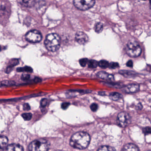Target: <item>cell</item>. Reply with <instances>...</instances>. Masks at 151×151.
Returning <instances> with one entry per match:
<instances>
[{"mask_svg": "<svg viewBox=\"0 0 151 151\" xmlns=\"http://www.w3.org/2000/svg\"><path fill=\"white\" fill-rule=\"evenodd\" d=\"M103 29V25L101 23L99 22L95 24L94 27L95 31L97 33H100Z\"/></svg>", "mask_w": 151, "mask_h": 151, "instance_id": "d6986e66", "label": "cell"}, {"mask_svg": "<svg viewBox=\"0 0 151 151\" xmlns=\"http://www.w3.org/2000/svg\"><path fill=\"white\" fill-rule=\"evenodd\" d=\"M17 72H32V69L31 67L29 66H25L23 68H19L17 69Z\"/></svg>", "mask_w": 151, "mask_h": 151, "instance_id": "ac0fdd59", "label": "cell"}, {"mask_svg": "<svg viewBox=\"0 0 151 151\" xmlns=\"http://www.w3.org/2000/svg\"><path fill=\"white\" fill-rule=\"evenodd\" d=\"M23 109L24 110L26 111H28V110H30V106L29 105L28 103H25L24 105Z\"/></svg>", "mask_w": 151, "mask_h": 151, "instance_id": "1f68e13d", "label": "cell"}, {"mask_svg": "<svg viewBox=\"0 0 151 151\" xmlns=\"http://www.w3.org/2000/svg\"><path fill=\"white\" fill-rule=\"evenodd\" d=\"M122 97V95L120 93H118L117 92H113L112 93H110V98L112 100L116 101L120 99Z\"/></svg>", "mask_w": 151, "mask_h": 151, "instance_id": "e0dca14e", "label": "cell"}, {"mask_svg": "<svg viewBox=\"0 0 151 151\" xmlns=\"http://www.w3.org/2000/svg\"><path fill=\"white\" fill-rule=\"evenodd\" d=\"M89 60L86 58H83L79 60V63L82 67H85L87 64H88Z\"/></svg>", "mask_w": 151, "mask_h": 151, "instance_id": "d4e9b609", "label": "cell"}, {"mask_svg": "<svg viewBox=\"0 0 151 151\" xmlns=\"http://www.w3.org/2000/svg\"><path fill=\"white\" fill-rule=\"evenodd\" d=\"M22 116L25 121H29L31 119L32 114L31 113H24L22 114Z\"/></svg>", "mask_w": 151, "mask_h": 151, "instance_id": "cb8c5ba5", "label": "cell"}, {"mask_svg": "<svg viewBox=\"0 0 151 151\" xmlns=\"http://www.w3.org/2000/svg\"><path fill=\"white\" fill-rule=\"evenodd\" d=\"M1 50V46H0V51Z\"/></svg>", "mask_w": 151, "mask_h": 151, "instance_id": "e575fe53", "label": "cell"}, {"mask_svg": "<svg viewBox=\"0 0 151 151\" xmlns=\"http://www.w3.org/2000/svg\"><path fill=\"white\" fill-rule=\"evenodd\" d=\"M49 144L47 141L43 139L32 141L29 146V151H47Z\"/></svg>", "mask_w": 151, "mask_h": 151, "instance_id": "3957f363", "label": "cell"}, {"mask_svg": "<svg viewBox=\"0 0 151 151\" xmlns=\"http://www.w3.org/2000/svg\"><path fill=\"white\" fill-rule=\"evenodd\" d=\"M47 103H48L47 100V99H44L41 100L40 104H41V106L43 107H45L46 106Z\"/></svg>", "mask_w": 151, "mask_h": 151, "instance_id": "f1b7e54d", "label": "cell"}, {"mask_svg": "<svg viewBox=\"0 0 151 151\" xmlns=\"http://www.w3.org/2000/svg\"><path fill=\"white\" fill-rule=\"evenodd\" d=\"M97 76L104 80H110V81L114 80V76L113 75L108 74L104 71H100L98 72L97 74Z\"/></svg>", "mask_w": 151, "mask_h": 151, "instance_id": "30bf717a", "label": "cell"}, {"mask_svg": "<svg viewBox=\"0 0 151 151\" xmlns=\"http://www.w3.org/2000/svg\"><path fill=\"white\" fill-rule=\"evenodd\" d=\"M99 62L94 60H90L88 63V66L89 68H97L98 66Z\"/></svg>", "mask_w": 151, "mask_h": 151, "instance_id": "44dd1931", "label": "cell"}, {"mask_svg": "<svg viewBox=\"0 0 151 151\" xmlns=\"http://www.w3.org/2000/svg\"><path fill=\"white\" fill-rule=\"evenodd\" d=\"M76 41L80 45H85L88 42L89 38L84 32H79L76 34L75 37Z\"/></svg>", "mask_w": 151, "mask_h": 151, "instance_id": "ba28073f", "label": "cell"}, {"mask_svg": "<svg viewBox=\"0 0 151 151\" xmlns=\"http://www.w3.org/2000/svg\"><path fill=\"white\" fill-rule=\"evenodd\" d=\"M40 78H35V82H40Z\"/></svg>", "mask_w": 151, "mask_h": 151, "instance_id": "836d02e7", "label": "cell"}, {"mask_svg": "<svg viewBox=\"0 0 151 151\" xmlns=\"http://www.w3.org/2000/svg\"><path fill=\"white\" fill-rule=\"evenodd\" d=\"M30 76L29 74H23L22 76V79L24 81H27L29 79Z\"/></svg>", "mask_w": 151, "mask_h": 151, "instance_id": "83f0119b", "label": "cell"}, {"mask_svg": "<svg viewBox=\"0 0 151 151\" xmlns=\"http://www.w3.org/2000/svg\"><path fill=\"white\" fill-rule=\"evenodd\" d=\"M18 63H19V61L18 60H16V59L12 60L10 61V64H9V66L7 68L6 73H9L12 70V69L14 67L16 66L18 64Z\"/></svg>", "mask_w": 151, "mask_h": 151, "instance_id": "5bb4252c", "label": "cell"}, {"mask_svg": "<svg viewBox=\"0 0 151 151\" xmlns=\"http://www.w3.org/2000/svg\"><path fill=\"white\" fill-rule=\"evenodd\" d=\"M122 151H139V149L136 145L128 144L124 147Z\"/></svg>", "mask_w": 151, "mask_h": 151, "instance_id": "4fadbf2b", "label": "cell"}, {"mask_svg": "<svg viewBox=\"0 0 151 151\" xmlns=\"http://www.w3.org/2000/svg\"><path fill=\"white\" fill-rule=\"evenodd\" d=\"M98 151H116L115 149L113 147L109 146H103L101 147Z\"/></svg>", "mask_w": 151, "mask_h": 151, "instance_id": "ffe728a7", "label": "cell"}, {"mask_svg": "<svg viewBox=\"0 0 151 151\" xmlns=\"http://www.w3.org/2000/svg\"><path fill=\"white\" fill-rule=\"evenodd\" d=\"M119 73L125 77H130L136 75V73L135 72L129 71V70H120Z\"/></svg>", "mask_w": 151, "mask_h": 151, "instance_id": "2e32d148", "label": "cell"}, {"mask_svg": "<svg viewBox=\"0 0 151 151\" xmlns=\"http://www.w3.org/2000/svg\"><path fill=\"white\" fill-rule=\"evenodd\" d=\"M90 135L85 132H80L74 134L70 139L71 146L78 149H84L87 147L90 142Z\"/></svg>", "mask_w": 151, "mask_h": 151, "instance_id": "6da1fadb", "label": "cell"}, {"mask_svg": "<svg viewBox=\"0 0 151 151\" xmlns=\"http://www.w3.org/2000/svg\"><path fill=\"white\" fill-rule=\"evenodd\" d=\"M15 83L13 81H5L0 83V86H9L14 84Z\"/></svg>", "mask_w": 151, "mask_h": 151, "instance_id": "603a6c76", "label": "cell"}, {"mask_svg": "<svg viewBox=\"0 0 151 151\" xmlns=\"http://www.w3.org/2000/svg\"><path fill=\"white\" fill-rule=\"evenodd\" d=\"M73 3L78 9L85 11L92 7L95 4V1L93 0H75Z\"/></svg>", "mask_w": 151, "mask_h": 151, "instance_id": "5b68a950", "label": "cell"}, {"mask_svg": "<svg viewBox=\"0 0 151 151\" xmlns=\"http://www.w3.org/2000/svg\"><path fill=\"white\" fill-rule=\"evenodd\" d=\"M70 105V103H69V102H63V103L62 104V108L63 109H66Z\"/></svg>", "mask_w": 151, "mask_h": 151, "instance_id": "f546056e", "label": "cell"}, {"mask_svg": "<svg viewBox=\"0 0 151 151\" xmlns=\"http://www.w3.org/2000/svg\"><path fill=\"white\" fill-rule=\"evenodd\" d=\"M150 151V150H149V151Z\"/></svg>", "mask_w": 151, "mask_h": 151, "instance_id": "d590c367", "label": "cell"}, {"mask_svg": "<svg viewBox=\"0 0 151 151\" xmlns=\"http://www.w3.org/2000/svg\"><path fill=\"white\" fill-rule=\"evenodd\" d=\"M130 120L129 115L126 112H121L117 116V124L122 127L127 126L130 123Z\"/></svg>", "mask_w": 151, "mask_h": 151, "instance_id": "52a82bcc", "label": "cell"}, {"mask_svg": "<svg viewBox=\"0 0 151 151\" xmlns=\"http://www.w3.org/2000/svg\"><path fill=\"white\" fill-rule=\"evenodd\" d=\"M19 3L23 6L26 7H31L34 5L35 1H21Z\"/></svg>", "mask_w": 151, "mask_h": 151, "instance_id": "9a60e30c", "label": "cell"}, {"mask_svg": "<svg viewBox=\"0 0 151 151\" xmlns=\"http://www.w3.org/2000/svg\"><path fill=\"white\" fill-rule=\"evenodd\" d=\"M90 108H91V110L92 111H93V112H95L98 109V105L96 103H93L91 105Z\"/></svg>", "mask_w": 151, "mask_h": 151, "instance_id": "4316f807", "label": "cell"}, {"mask_svg": "<svg viewBox=\"0 0 151 151\" xmlns=\"http://www.w3.org/2000/svg\"><path fill=\"white\" fill-rule=\"evenodd\" d=\"M60 38L58 34L51 33L46 37L45 45L48 51L54 52L60 48Z\"/></svg>", "mask_w": 151, "mask_h": 151, "instance_id": "7a4b0ae2", "label": "cell"}, {"mask_svg": "<svg viewBox=\"0 0 151 151\" xmlns=\"http://www.w3.org/2000/svg\"><path fill=\"white\" fill-rule=\"evenodd\" d=\"M119 67V64L117 63L112 62L109 63V68L111 69H116Z\"/></svg>", "mask_w": 151, "mask_h": 151, "instance_id": "484cf974", "label": "cell"}, {"mask_svg": "<svg viewBox=\"0 0 151 151\" xmlns=\"http://www.w3.org/2000/svg\"><path fill=\"white\" fill-rule=\"evenodd\" d=\"M98 65L102 68H109V63L107 61L102 60L99 62Z\"/></svg>", "mask_w": 151, "mask_h": 151, "instance_id": "7402d4cb", "label": "cell"}, {"mask_svg": "<svg viewBox=\"0 0 151 151\" xmlns=\"http://www.w3.org/2000/svg\"><path fill=\"white\" fill-rule=\"evenodd\" d=\"M8 139L6 137H0V151H3L7 147Z\"/></svg>", "mask_w": 151, "mask_h": 151, "instance_id": "7c38bea8", "label": "cell"}, {"mask_svg": "<svg viewBox=\"0 0 151 151\" xmlns=\"http://www.w3.org/2000/svg\"><path fill=\"white\" fill-rule=\"evenodd\" d=\"M139 90V86L137 84L132 83L128 85L124 88V91L127 93L137 92Z\"/></svg>", "mask_w": 151, "mask_h": 151, "instance_id": "9c48e42d", "label": "cell"}, {"mask_svg": "<svg viewBox=\"0 0 151 151\" xmlns=\"http://www.w3.org/2000/svg\"><path fill=\"white\" fill-rule=\"evenodd\" d=\"M6 151H24V150L21 145L14 144L7 146Z\"/></svg>", "mask_w": 151, "mask_h": 151, "instance_id": "8fae6325", "label": "cell"}, {"mask_svg": "<svg viewBox=\"0 0 151 151\" xmlns=\"http://www.w3.org/2000/svg\"><path fill=\"white\" fill-rule=\"evenodd\" d=\"M25 38L29 42L31 43H38L42 40L41 33L36 30L30 31L25 35Z\"/></svg>", "mask_w": 151, "mask_h": 151, "instance_id": "8992f818", "label": "cell"}, {"mask_svg": "<svg viewBox=\"0 0 151 151\" xmlns=\"http://www.w3.org/2000/svg\"><path fill=\"white\" fill-rule=\"evenodd\" d=\"M126 65H127V67L132 68L133 67V62L131 60H130L127 62V63H126Z\"/></svg>", "mask_w": 151, "mask_h": 151, "instance_id": "d6a6232c", "label": "cell"}, {"mask_svg": "<svg viewBox=\"0 0 151 151\" xmlns=\"http://www.w3.org/2000/svg\"><path fill=\"white\" fill-rule=\"evenodd\" d=\"M144 133L145 134H149L151 133V128L150 127H147L143 129Z\"/></svg>", "mask_w": 151, "mask_h": 151, "instance_id": "4dcf8cb0", "label": "cell"}, {"mask_svg": "<svg viewBox=\"0 0 151 151\" xmlns=\"http://www.w3.org/2000/svg\"><path fill=\"white\" fill-rule=\"evenodd\" d=\"M127 54L132 57H137L141 54L142 50L137 42L130 41L127 44L126 47Z\"/></svg>", "mask_w": 151, "mask_h": 151, "instance_id": "277c9868", "label": "cell"}]
</instances>
